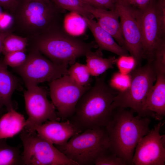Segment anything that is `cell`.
Returning <instances> with one entry per match:
<instances>
[{
    "instance_id": "cell-18",
    "label": "cell",
    "mask_w": 165,
    "mask_h": 165,
    "mask_svg": "<svg viewBox=\"0 0 165 165\" xmlns=\"http://www.w3.org/2000/svg\"><path fill=\"white\" fill-rule=\"evenodd\" d=\"M3 60L0 59V108L7 112L15 109L12 97L17 88L18 80L7 69Z\"/></svg>"
},
{
    "instance_id": "cell-35",
    "label": "cell",
    "mask_w": 165,
    "mask_h": 165,
    "mask_svg": "<svg viewBox=\"0 0 165 165\" xmlns=\"http://www.w3.org/2000/svg\"><path fill=\"white\" fill-rule=\"evenodd\" d=\"M83 1L89 4L96 8V5L94 0H82Z\"/></svg>"
},
{
    "instance_id": "cell-3",
    "label": "cell",
    "mask_w": 165,
    "mask_h": 165,
    "mask_svg": "<svg viewBox=\"0 0 165 165\" xmlns=\"http://www.w3.org/2000/svg\"><path fill=\"white\" fill-rule=\"evenodd\" d=\"M61 11L50 0H16L10 13L13 28L29 39L62 26Z\"/></svg>"
},
{
    "instance_id": "cell-15",
    "label": "cell",
    "mask_w": 165,
    "mask_h": 165,
    "mask_svg": "<svg viewBox=\"0 0 165 165\" xmlns=\"http://www.w3.org/2000/svg\"><path fill=\"white\" fill-rule=\"evenodd\" d=\"M156 80L147 96L143 112L145 117L151 115L161 120L165 115V74H157Z\"/></svg>"
},
{
    "instance_id": "cell-31",
    "label": "cell",
    "mask_w": 165,
    "mask_h": 165,
    "mask_svg": "<svg viewBox=\"0 0 165 165\" xmlns=\"http://www.w3.org/2000/svg\"><path fill=\"white\" fill-rule=\"evenodd\" d=\"M152 0H117L123 4L138 10L146 8Z\"/></svg>"
},
{
    "instance_id": "cell-1",
    "label": "cell",
    "mask_w": 165,
    "mask_h": 165,
    "mask_svg": "<svg viewBox=\"0 0 165 165\" xmlns=\"http://www.w3.org/2000/svg\"><path fill=\"white\" fill-rule=\"evenodd\" d=\"M126 108H117L112 111L105 127L110 150L126 165H132L136 146L140 139L150 130L148 118L138 115Z\"/></svg>"
},
{
    "instance_id": "cell-36",
    "label": "cell",
    "mask_w": 165,
    "mask_h": 165,
    "mask_svg": "<svg viewBox=\"0 0 165 165\" xmlns=\"http://www.w3.org/2000/svg\"><path fill=\"white\" fill-rule=\"evenodd\" d=\"M4 111V109L3 108H0V116L2 115Z\"/></svg>"
},
{
    "instance_id": "cell-20",
    "label": "cell",
    "mask_w": 165,
    "mask_h": 165,
    "mask_svg": "<svg viewBox=\"0 0 165 165\" xmlns=\"http://www.w3.org/2000/svg\"><path fill=\"white\" fill-rule=\"evenodd\" d=\"M85 56L86 65L91 76L96 77L103 74L108 69L113 68L117 59L115 57L104 58L100 51L93 52L91 50Z\"/></svg>"
},
{
    "instance_id": "cell-30",
    "label": "cell",
    "mask_w": 165,
    "mask_h": 165,
    "mask_svg": "<svg viewBox=\"0 0 165 165\" xmlns=\"http://www.w3.org/2000/svg\"><path fill=\"white\" fill-rule=\"evenodd\" d=\"M14 19L12 15L7 13L0 14V31H6L10 30L13 26Z\"/></svg>"
},
{
    "instance_id": "cell-17",
    "label": "cell",
    "mask_w": 165,
    "mask_h": 165,
    "mask_svg": "<svg viewBox=\"0 0 165 165\" xmlns=\"http://www.w3.org/2000/svg\"><path fill=\"white\" fill-rule=\"evenodd\" d=\"M82 18L100 50L110 52L119 56L129 55L127 50L120 46L113 37L102 28L93 19L86 17Z\"/></svg>"
},
{
    "instance_id": "cell-2",
    "label": "cell",
    "mask_w": 165,
    "mask_h": 165,
    "mask_svg": "<svg viewBox=\"0 0 165 165\" xmlns=\"http://www.w3.org/2000/svg\"><path fill=\"white\" fill-rule=\"evenodd\" d=\"M105 75L97 77L94 86L81 97L69 119L82 131L105 127L111 118L112 104L117 92L106 83Z\"/></svg>"
},
{
    "instance_id": "cell-33",
    "label": "cell",
    "mask_w": 165,
    "mask_h": 165,
    "mask_svg": "<svg viewBox=\"0 0 165 165\" xmlns=\"http://www.w3.org/2000/svg\"><path fill=\"white\" fill-rule=\"evenodd\" d=\"M16 2V0H0V6L10 13L14 8Z\"/></svg>"
},
{
    "instance_id": "cell-23",
    "label": "cell",
    "mask_w": 165,
    "mask_h": 165,
    "mask_svg": "<svg viewBox=\"0 0 165 165\" xmlns=\"http://www.w3.org/2000/svg\"><path fill=\"white\" fill-rule=\"evenodd\" d=\"M28 45V39L26 37L11 33L5 38L3 44L2 53L4 55L8 53L25 51Z\"/></svg>"
},
{
    "instance_id": "cell-28",
    "label": "cell",
    "mask_w": 165,
    "mask_h": 165,
    "mask_svg": "<svg viewBox=\"0 0 165 165\" xmlns=\"http://www.w3.org/2000/svg\"><path fill=\"white\" fill-rule=\"evenodd\" d=\"M25 51L10 52L5 54L3 61L7 66L13 68L18 67L25 62L27 57Z\"/></svg>"
},
{
    "instance_id": "cell-34",
    "label": "cell",
    "mask_w": 165,
    "mask_h": 165,
    "mask_svg": "<svg viewBox=\"0 0 165 165\" xmlns=\"http://www.w3.org/2000/svg\"><path fill=\"white\" fill-rule=\"evenodd\" d=\"M12 30L6 31H0V54L2 53L3 44L5 37L9 33H12Z\"/></svg>"
},
{
    "instance_id": "cell-19",
    "label": "cell",
    "mask_w": 165,
    "mask_h": 165,
    "mask_svg": "<svg viewBox=\"0 0 165 165\" xmlns=\"http://www.w3.org/2000/svg\"><path fill=\"white\" fill-rule=\"evenodd\" d=\"M26 125L24 116L14 109L0 118V139L12 138L21 132Z\"/></svg>"
},
{
    "instance_id": "cell-8",
    "label": "cell",
    "mask_w": 165,
    "mask_h": 165,
    "mask_svg": "<svg viewBox=\"0 0 165 165\" xmlns=\"http://www.w3.org/2000/svg\"><path fill=\"white\" fill-rule=\"evenodd\" d=\"M20 137L23 143L24 165H78L35 131L24 129Z\"/></svg>"
},
{
    "instance_id": "cell-10",
    "label": "cell",
    "mask_w": 165,
    "mask_h": 165,
    "mask_svg": "<svg viewBox=\"0 0 165 165\" xmlns=\"http://www.w3.org/2000/svg\"><path fill=\"white\" fill-rule=\"evenodd\" d=\"M49 82L50 95L58 117L61 121L69 119L79 99L90 87L78 84L68 74Z\"/></svg>"
},
{
    "instance_id": "cell-24",
    "label": "cell",
    "mask_w": 165,
    "mask_h": 165,
    "mask_svg": "<svg viewBox=\"0 0 165 165\" xmlns=\"http://www.w3.org/2000/svg\"><path fill=\"white\" fill-rule=\"evenodd\" d=\"M68 75L75 83L82 86H88L91 76L86 64L76 62L68 69Z\"/></svg>"
},
{
    "instance_id": "cell-9",
    "label": "cell",
    "mask_w": 165,
    "mask_h": 165,
    "mask_svg": "<svg viewBox=\"0 0 165 165\" xmlns=\"http://www.w3.org/2000/svg\"><path fill=\"white\" fill-rule=\"evenodd\" d=\"M68 66L56 64L31 47L24 63L14 69L21 77L26 86L50 82L68 74Z\"/></svg>"
},
{
    "instance_id": "cell-14",
    "label": "cell",
    "mask_w": 165,
    "mask_h": 165,
    "mask_svg": "<svg viewBox=\"0 0 165 165\" xmlns=\"http://www.w3.org/2000/svg\"><path fill=\"white\" fill-rule=\"evenodd\" d=\"M34 130L42 138L56 145L65 144L73 136L82 132L69 119L61 122L47 121Z\"/></svg>"
},
{
    "instance_id": "cell-32",
    "label": "cell",
    "mask_w": 165,
    "mask_h": 165,
    "mask_svg": "<svg viewBox=\"0 0 165 165\" xmlns=\"http://www.w3.org/2000/svg\"><path fill=\"white\" fill-rule=\"evenodd\" d=\"M96 8L108 10H114L117 0H94Z\"/></svg>"
},
{
    "instance_id": "cell-5",
    "label": "cell",
    "mask_w": 165,
    "mask_h": 165,
    "mask_svg": "<svg viewBox=\"0 0 165 165\" xmlns=\"http://www.w3.org/2000/svg\"><path fill=\"white\" fill-rule=\"evenodd\" d=\"M55 146L78 165H94L98 157L109 148L108 135L105 127L88 129Z\"/></svg>"
},
{
    "instance_id": "cell-13",
    "label": "cell",
    "mask_w": 165,
    "mask_h": 165,
    "mask_svg": "<svg viewBox=\"0 0 165 165\" xmlns=\"http://www.w3.org/2000/svg\"><path fill=\"white\" fill-rule=\"evenodd\" d=\"M115 9L119 15L125 48L139 64L143 58L142 37L134 9L118 1L116 4Z\"/></svg>"
},
{
    "instance_id": "cell-37",
    "label": "cell",
    "mask_w": 165,
    "mask_h": 165,
    "mask_svg": "<svg viewBox=\"0 0 165 165\" xmlns=\"http://www.w3.org/2000/svg\"><path fill=\"white\" fill-rule=\"evenodd\" d=\"M1 10H0V14L1 13Z\"/></svg>"
},
{
    "instance_id": "cell-25",
    "label": "cell",
    "mask_w": 165,
    "mask_h": 165,
    "mask_svg": "<svg viewBox=\"0 0 165 165\" xmlns=\"http://www.w3.org/2000/svg\"><path fill=\"white\" fill-rule=\"evenodd\" d=\"M131 81V74H124L119 71L115 72L110 78L108 85L117 93L127 90L130 86Z\"/></svg>"
},
{
    "instance_id": "cell-4",
    "label": "cell",
    "mask_w": 165,
    "mask_h": 165,
    "mask_svg": "<svg viewBox=\"0 0 165 165\" xmlns=\"http://www.w3.org/2000/svg\"><path fill=\"white\" fill-rule=\"evenodd\" d=\"M28 40L31 41V47L37 49L52 62L67 66L97 46L94 42L87 43L71 35L62 26Z\"/></svg>"
},
{
    "instance_id": "cell-27",
    "label": "cell",
    "mask_w": 165,
    "mask_h": 165,
    "mask_svg": "<svg viewBox=\"0 0 165 165\" xmlns=\"http://www.w3.org/2000/svg\"><path fill=\"white\" fill-rule=\"evenodd\" d=\"M116 59V64L119 72L124 74H130L138 64L136 59L131 55L119 56Z\"/></svg>"
},
{
    "instance_id": "cell-11",
    "label": "cell",
    "mask_w": 165,
    "mask_h": 165,
    "mask_svg": "<svg viewBox=\"0 0 165 165\" xmlns=\"http://www.w3.org/2000/svg\"><path fill=\"white\" fill-rule=\"evenodd\" d=\"M26 87L24 97L28 117L24 129L34 131L37 127L47 121L61 120L55 107L48 99L47 92L43 88L38 85Z\"/></svg>"
},
{
    "instance_id": "cell-12",
    "label": "cell",
    "mask_w": 165,
    "mask_h": 165,
    "mask_svg": "<svg viewBox=\"0 0 165 165\" xmlns=\"http://www.w3.org/2000/svg\"><path fill=\"white\" fill-rule=\"evenodd\" d=\"M160 122L139 141L135 149L132 165H164L165 136L161 135Z\"/></svg>"
},
{
    "instance_id": "cell-16",
    "label": "cell",
    "mask_w": 165,
    "mask_h": 165,
    "mask_svg": "<svg viewBox=\"0 0 165 165\" xmlns=\"http://www.w3.org/2000/svg\"><path fill=\"white\" fill-rule=\"evenodd\" d=\"M87 10L96 18L99 25L110 34L120 46L125 48L119 15L117 10L98 8L90 4L88 6Z\"/></svg>"
},
{
    "instance_id": "cell-7",
    "label": "cell",
    "mask_w": 165,
    "mask_h": 165,
    "mask_svg": "<svg viewBox=\"0 0 165 165\" xmlns=\"http://www.w3.org/2000/svg\"><path fill=\"white\" fill-rule=\"evenodd\" d=\"M134 9L141 30L143 58L152 62L156 47L165 38V0H152L143 10Z\"/></svg>"
},
{
    "instance_id": "cell-26",
    "label": "cell",
    "mask_w": 165,
    "mask_h": 165,
    "mask_svg": "<svg viewBox=\"0 0 165 165\" xmlns=\"http://www.w3.org/2000/svg\"><path fill=\"white\" fill-rule=\"evenodd\" d=\"M156 74H165V40L162 39L155 50L152 62Z\"/></svg>"
},
{
    "instance_id": "cell-22",
    "label": "cell",
    "mask_w": 165,
    "mask_h": 165,
    "mask_svg": "<svg viewBox=\"0 0 165 165\" xmlns=\"http://www.w3.org/2000/svg\"><path fill=\"white\" fill-rule=\"evenodd\" d=\"M60 10H67L80 15L82 17L93 19V16L87 10L89 4L82 0H50Z\"/></svg>"
},
{
    "instance_id": "cell-29",
    "label": "cell",
    "mask_w": 165,
    "mask_h": 165,
    "mask_svg": "<svg viewBox=\"0 0 165 165\" xmlns=\"http://www.w3.org/2000/svg\"><path fill=\"white\" fill-rule=\"evenodd\" d=\"M95 165H125L121 159L109 148L97 158Z\"/></svg>"
},
{
    "instance_id": "cell-21",
    "label": "cell",
    "mask_w": 165,
    "mask_h": 165,
    "mask_svg": "<svg viewBox=\"0 0 165 165\" xmlns=\"http://www.w3.org/2000/svg\"><path fill=\"white\" fill-rule=\"evenodd\" d=\"M24 165L18 147L8 145L6 139H0V165Z\"/></svg>"
},
{
    "instance_id": "cell-6",
    "label": "cell",
    "mask_w": 165,
    "mask_h": 165,
    "mask_svg": "<svg viewBox=\"0 0 165 165\" xmlns=\"http://www.w3.org/2000/svg\"><path fill=\"white\" fill-rule=\"evenodd\" d=\"M130 74L131 81L130 86L125 91L117 93L112 104V109L129 108L138 115L145 117L143 107L156 78L152 62H147L145 65L136 68Z\"/></svg>"
}]
</instances>
